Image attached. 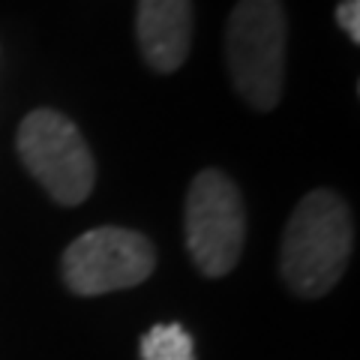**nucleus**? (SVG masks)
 Segmentation results:
<instances>
[{
    "instance_id": "obj_2",
    "label": "nucleus",
    "mask_w": 360,
    "mask_h": 360,
    "mask_svg": "<svg viewBox=\"0 0 360 360\" xmlns=\"http://www.w3.org/2000/svg\"><path fill=\"white\" fill-rule=\"evenodd\" d=\"M285 37L288 27L279 0H240L229 18V72L238 94L258 111H270L283 96Z\"/></svg>"
},
{
    "instance_id": "obj_7",
    "label": "nucleus",
    "mask_w": 360,
    "mask_h": 360,
    "mask_svg": "<svg viewBox=\"0 0 360 360\" xmlns=\"http://www.w3.org/2000/svg\"><path fill=\"white\" fill-rule=\"evenodd\" d=\"M141 360H195V342L180 324H156L141 336Z\"/></svg>"
},
{
    "instance_id": "obj_1",
    "label": "nucleus",
    "mask_w": 360,
    "mask_h": 360,
    "mask_svg": "<svg viewBox=\"0 0 360 360\" xmlns=\"http://www.w3.org/2000/svg\"><path fill=\"white\" fill-rule=\"evenodd\" d=\"M354 246V222L345 201L315 189L291 213L283 238V279L300 297H321L340 283Z\"/></svg>"
},
{
    "instance_id": "obj_5",
    "label": "nucleus",
    "mask_w": 360,
    "mask_h": 360,
    "mask_svg": "<svg viewBox=\"0 0 360 360\" xmlns=\"http://www.w3.org/2000/svg\"><path fill=\"white\" fill-rule=\"evenodd\" d=\"M156 252L153 243L129 229H94L84 231L63 252V283L75 295L94 297L108 291L141 285L153 274Z\"/></svg>"
},
{
    "instance_id": "obj_6",
    "label": "nucleus",
    "mask_w": 360,
    "mask_h": 360,
    "mask_svg": "<svg viewBox=\"0 0 360 360\" xmlns=\"http://www.w3.org/2000/svg\"><path fill=\"white\" fill-rule=\"evenodd\" d=\"M193 0H139L141 54L156 72H174L189 58L193 45Z\"/></svg>"
},
{
    "instance_id": "obj_3",
    "label": "nucleus",
    "mask_w": 360,
    "mask_h": 360,
    "mask_svg": "<svg viewBox=\"0 0 360 360\" xmlns=\"http://www.w3.org/2000/svg\"><path fill=\"white\" fill-rule=\"evenodd\" d=\"M18 153L25 168L58 205H82L94 193V156L84 135L60 111H30L18 127Z\"/></svg>"
},
{
    "instance_id": "obj_4",
    "label": "nucleus",
    "mask_w": 360,
    "mask_h": 360,
    "mask_svg": "<svg viewBox=\"0 0 360 360\" xmlns=\"http://www.w3.org/2000/svg\"><path fill=\"white\" fill-rule=\"evenodd\" d=\"M246 207L238 186L217 168L201 172L186 193V246L205 276H225L240 262Z\"/></svg>"
},
{
    "instance_id": "obj_8",
    "label": "nucleus",
    "mask_w": 360,
    "mask_h": 360,
    "mask_svg": "<svg viewBox=\"0 0 360 360\" xmlns=\"http://www.w3.org/2000/svg\"><path fill=\"white\" fill-rule=\"evenodd\" d=\"M336 21L352 37V42H360V0H342L336 9Z\"/></svg>"
}]
</instances>
